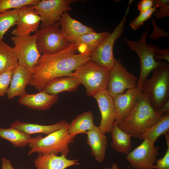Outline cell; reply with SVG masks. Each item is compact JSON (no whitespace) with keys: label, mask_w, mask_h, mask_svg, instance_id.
<instances>
[{"label":"cell","mask_w":169,"mask_h":169,"mask_svg":"<svg viewBox=\"0 0 169 169\" xmlns=\"http://www.w3.org/2000/svg\"><path fill=\"white\" fill-rule=\"evenodd\" d=\"M75 44L57 53L42 55L33 71L30 84L39 91L52 80L61 76H72L79 65L90 60L91 54H76Z\"/></svg>","instance_id":"obj_1"},{"label":"cell","mask_w":169,"mask_h":169,"mask_svg":"<svg viewBox=\"0 0 169 169\" xmlns=\"http://www.w3.org/2000/svg\"><path fill=\"white\" fill-rule=\"evenodd\" d=\"M164 115L156 111L143 94L126 117L118 125L131 137L138 138Z\"/></svg>","instance_id":"obj_2"},{"label":"cell","mask_w":169,"mask_h":169,"mask_svg":"<svg viewBox=\"0 0 169 169\" xmlns=\"http://www.w3.org/2000/svg\"><path fill=\"white\" fill-rule=\"evenodd\" d=\"M151 72V77L144 82L142 93L155 110L157 111L169 99V64L162 62Z\"/></svg>","instance_id":"obj_3"},{"label":"cell","mask_w":169,"mask_h":169,"mask_svg":"<svg viewBox=\"0 0 169 169\" xmlns=\"http://www.w3.org/2000/svg\"><path fill=\"white\" fill-rule=\"evenodd\" d=\"M69 124L63 128L46 136L39 135L33 137V141L28 144L30 149L28 155L33 153L38 154H53L67 156L69 151V145L74 142V137L71 136L68 131Z\"/></svg>","instance_id":"obj_4"},{"label":"cell","mask_w":169,"mask_h":169,"mask_svg":"<svg viewBox=\"0 0 169 169\" xmlns=\"http://www.w3.org/2000/svg\"><path fill=\"white\" fill-rule=\"evenodd\" d=\"M110 73V69L89 60L78 66L72 76L85 86L87 95L93 97L107 89Z\"/></svg>","instance_id":"obj_5"},{"label":"cell","mask_w":169,"mask_h":169,"mask_svg":"<svg viewBox=\"0 0 169 169\" xmlns=\"http://www.w3.org/2000/svg\"><path fill=\"white\" fill-rule=\"evenodd\" d=\"M149 27L141 35L138 41H135L124 38L127 45L138 55L141 63V71L137 87L143 92V84L150 73L159 65L161 61L156 60L155 53L159 48L151 44L147 45L146 40Z\"/></svg>","instance_id":"obj_6"},{"label":"cell","mask_w":169,"mask_h":169,"mask_svg":"<svg viewBox=\"0 0 169 169\" xmlns=\"http://www.w3.org/2000/svg\"><path fill=\"white\" fill-rule=\"evenodd\" d=\"M130 0L122 20L114 28L100 43L90 56V60L97 64L111 69L114 65L116 59L114 57L113 49L115 41L122 34L125 28L126 18L130 6L132 2Z\"/></svg>","instance_id":"obj_7"},{"label":"cell","mask_w":169,"mask_h":169,"mask_svg":"<svg viewBox=\"0 0 169 169\" xmlns=\"http://www.w3.org/2000/svg\"><path fill=\"white\" fill-rule=\"evenodd\" d=\"M59 21L48 27L41 26L35 33L37 44L41 55L50 54L60 51L71 44L63 36L60 30Z\"/></svg>","instance_id":"obj_8"},{"label":"cell","mask_w":169,"mask_h":169,"mask_svg":"<svg viewBox=\"0 0 169 169\" xmlns=\"http://www.w3.org/2000/svg\"><path fill=\"white\" fill-rule=\"evenodd\" d=\"M14 45L18 64L33 72L41 56L37 44V35L13 36L11 39Z\"/></svg>","instance_id":"obj_9"},{"label":"cell","mask_w":169,"mask_h":169,"mask_svg":"<svg viewBox=\"0 0 169 169\" xmlns=\"http://www.w3.org/2000/svg\"><path fill=\"white\" fill-rule=\"evenodd\" d=\"M138 79L129 72L119 59L110 69L107 90L112 97L124 93L125 91L137 87Z\"/></svg>","instance_id":"obj_10"},{"label":"cell","mask_w":169,"mask_h":169,"mask_svg":"<svg viewBox=\"0 0 169 169\" xmlns=\"http://www.w3.org/2000/svg\"><path fill=\"white\" fill-rule=\"evenodd\" d=\"M160 147L147 138L126 155V159L134 169H148L154 164Z\"/></svg>","instance_id":"obj_11"},{"label":"cell","mask_w":169,"mask_h":169,"mask_svg":"<svg viewBox=\"0 0 169 169\" xmlns=\"http://www.w3.org/2000/svg\"><path fill=\"white\" fill-rule=\"evenodd\" d=\"M70 2L67 0H42L31 6L40 16L41 25L48 27L59 21L63 13L71 9Z\"/></svg>","instance_id":"obj_12"},{"label":"cell","mask_w":169,"mask_h":169,"mask_svg":"<svg viewBox=\"0 0 169 169\" xmlns=\"http://www.w3.org/2000/svg\"><path fill=\"white\" fill-rule=\"evenodd\" d=\"M96 100L101 113V119L98 126L103 133L110 132L116 118L113 98L107 89L93 96Z\"/></svg>","instance_id":"obj_13"},{"label":"cell","mask_w":169,"mask_h":169,"mask_svg":"<svg viewBox=\"0 0 169 169\" xmlns=\"http://www.w3.org/2000/svg\"><path fill=\"white\" fill-rule=\"evenodd\" d=\"M142 94V91L137 87L113 97L116 112L115 123L118 125L126 117Z\"/></svg>","instance_id":"obj_14"},{"label":"cell","mask_w":169,"mask_h":169,"mask_svg":"<svg viewBox=\"0 0 169 169\" xmlns=\"http://www.w3.org/2000/svg\"><path fill=\"white\" fill-rule=\"evenodd\" d=\"M41 19L35 10L31 6L19 9V14L16 28L11 32L14 36H22L30 35L38 29Z\"/></svg>","instance_id":"obj_15"},{"label":"cell","mask_w":169,"mask_h":169,"mask_svg":"<svg viewBox=\"0 0 169 169\" xmlns=\"http://www.w3.org/2000/svg\"><path fill=\"white\" fill-rule=\"evenodd\" d=\"M59 21L61 33L71 44H75L81 36L95 31L92 28L72 18L67 11L63 13Z\"/></svg>","instance_id":"obj_16"},{"label":"cell","mask_w":169,"mask_h":169,"mask_svg":"<svg viewBox=\"0 0 169 169\" xmlns=\"http://www.w3.org/2000/svg\"><path fill=\"white\" fill-rule=\"evenodd\" d=\"M33 72L18 64L14 69L13 74L6 94L8 99L26 94V86L30 84Z\"/></svg>","instance_id":"obj_17"},{"label":"cell","mask_w":169,"mask_h":169,"mask_svg":"<svg viewBox=\"0 0 169 169\" xmlns=\"http://www.w3.org/2000/svg\"><path fill=\"white\" fill-rule=\"evenodd\" d=\"M67 157L53 154H38L34 164L36 169H66L73 166L80 165L78 160L69 159Z\"/></svg>","instance_id":"obj_18"},{"label":"cell","mask_w":169,"mask_h":169,"mask_svg":"<svg viewBox=\"0 0 169 169\" xmlns=\"http://www.w3.org/2000/svg\"><path fill=\"white\" fill-rule=\"evenodd\" d=\"M58 99V95L49 94L42 90L35 94L26 93L20 97L18 102L33 109L44 110L49 109Z\"/></svg>","instance_id":"obj_19"},{"label":"cell","mask_w":169,"mask_h":169,"mask_svg":"<svg viewBox=\"0 0 169 169\" xmlns=\"http://www.w3.org/2000/svg\"><path fill=\"white\" fill-rule=\"evenodd\" d=\"M86 133L87 143L90 147L91 154L97 161L102 162L105 157L107 145L106 136L96 125Z\"/></svg>","instance_id":"obj_20"},{"label":"cell","mask_w":169,"mask_h":169,"mask_svg":"<svg viewBox=\"0 0 169 169\" xmlns=\"http://www.w3.org/2000/svg\"><path fill=\"white\" fill-rule=\"evenodd\" d=\"M69 123L64 120L51 125H41L34 123H25L15 120L10 125V127L16 129L29 135L41 133L47 135L60 130Z\"/></svg>","instance_id":"obj_21"},{"label":"cell","mask_w":169,"mask_h":169,"mask_svg":"<svg viewBox=\"0 0 169 169\" xmlns=\"http://www.w3.org/2000/svg\"><path fill=\"white\" fill-rule=\"evenodd\" d=\"M80 84L79 80L74 76H63L51 80L42 91L49 94L58 95L64 91H75Z\"/></svg>","instance_id":"obj_22"},{"label":"cell","mask_w":169,"mask_h":169,"mask_svg":"<svg viewBox=\"0 0 169 169\" xmlns=\"http://www.w3.org/2000/svg\"><path fill=\"white\" fill-rule=\"evenodd\" d=\"M110 33L108 31L98 33L94 31L81 36L75 43L77 51L79 54H91Z\"/></svg>","instance_id":"obj_23"},{"label":"cell","mask_w":169,"mask_h":169,"mask_svg":"<svg viewBox=\"0 0 169 169\" xmlns=\"http://www.w3.org/2000/svg\"><path fill=\"white\" fill-rule=\"evenodd\" d=\"M95 125L94 122V115L90 110L85 111L77 115L69 125L68 132L75 137L78 134L86 133Z\"/></svg>","instance_id":"obj_24"},{"label":"cell","mask_w":169,"mask_h":169,"mask_svg":"<svg viewBox=\"0 0 169 169\" xmlns=\"http://www.w3.org/2000/svg\"><path fill=\"white\" fill-rule=\"evenodd\" d=\"M112 148L118 153L127 155L132 148L131 136L114 123L110 132Z\"/></svg>","instance_id":"obj_25"},{"label":"cell","mask_w":169,"mask_h":169,"mask_svg":"<svg viewBox=\"0 0 169 169\" xmlns=\"http://www.w3.org/2000/svg\"><path fill=\"white\" fill-rule=\"evenodd\" d=\"M0 137L10 142L15 147L23 148L28 145L33 137L16 129L0 128Z\"/></svg>","instance_id":"obj_26"},{"label":"cell","mask_w":169,"mask_h":169,"mask_svg":"<svg viewBox=\"0 0 169 169\" xmlns=\"http://www.w3.org/2000/svg\"><path fill=\"white\" fill-rule=\"evenodd\" d=\"M18 64L14 49L3 40L0 41V74L14 69Z\"/></svg>","instance_id":"obj_27"},{"label":"cell","mask_w":169,"mask_h":169,"mask_svg":"<svg viewBox=\"0 0 169 169\" xmlns=\"http://www.w3.org/2000/svg\"><path fill=\"white\" fill-rule=\"evenodd\" d=\"M169 130V113L164 114L157 122L147 129L137 138L141 140L147 138L155 143L160 136Z\"/></svg>","instance_id":"obj_28"},{"label":"cell","mask_w":169,"mask_h":169,"mask_svg":"<svg viewBox=\"0 0 169 169\" xmlns=\"http://www.w3.org/2000/svg\"><path fill=\"white\" fill-rule=\"evenodd\" d=\"M19 9L8 10L0 13V41L3 40L4 35L12 27L16 25Z\"/></svg>","instance_id":"obj_29"},{"label":"cell","mask_w":169,"mask_h":169,"mask_svg":"<svg viewBox=\"0 0 169 169\" xmlns=\"http://www.w3.org/2000/svg\"><path fill=\"white\" fill-rule=\"evenodd\" d=\"M40 0H0V13L8 10L19 9L37 4Z\"/></svg>","instance_id":"obj_30"},{"label":"cell","mask_w":169,"mask_h":169,"mask_svg":"<svg viewBox=\"0 0 169 169\" xmlns=\"http://www.w3.org/2000/svg\"><path fill=\"white\" fill-rule=\"evenodd\" d=\"M157 7H153L147 11L140 13V14L129 24L134 30H136L142 25L144 23L151 17L152 14L156 11Z\"/></svg>","instance_id":"obj_31"},{"label":"cell","mask_w":169,"mask_h":169,"mask_svg":"<svg viewBox=\"0 0 169 169\" xmlns=\"http://www.w3.org/2000/svg\"><path fill=\"white\" fill-rule=\"evenodd\" d=\"M14 69L8 70L0 74V96H4L6 93L11 83Z\"/></svg>","instance_id":"obj_32"},{"label":"cell","mask_w":169,"mask_h":169,"mask_svg":"<svg viewBox=\"0 0 169 169\" xmlns=\"http://www.w3.org/2000/svg\"><path fill=\"white\" fill-rule=\"evenodd\" d=\"M167 147L163 157L156 160V164H154L148 169H169V146Z\"/></svg>","instance_id":"obj_33"},{"label":"cell","mask_w":169,"mask_h":169,"mask_svg":"<svg viewBox=\"0 0 169 169\" xmlns=\"http://www.w3.org/2000/svg\"><path fill=\"white\" fill-rule=\"evenodd\" d=\"M152 25L154 28L152 33L150 35V39H156L160 37H166L169 36L168 33L160 28L156 25L154 19H152Z\"/></svg>","instance_id":"obj_34"},{"label":"cell","mask_w":169,"mask_h":169,"mask_svg":"<svg viewBox=\"0 0 169 169\" xmlns=\"http://www.w3.org/2000/svg\"><path fill=\"white\" fill-rule=\"evenodd\" d=\"M155 59L156 61H161L164 60L169 62V49L167 48L161 49H158L155 53L154 56Z\"/></svg>","instance_id":"obj_35"},{"label":"cell","mask_w":169,"mask_h":169,"mask_svg":"<svg viewBox=\"0 0 169 169\" xmlns=\"http://www.w3.org/2000/svg\"><path fill=\"white\" fill-rule=\"evenodd\" d=\"M153 6V0H141L138 3L137 8L140 13H143L151 9Z\"/></svg>","instance_id":"obj_36"},{"label":"cell","mask_w":169,"mask_h":169,"mask_svg":"<svg viewBox=\"0 0 169 169\" xmlns=\"http://www.w3.org/2000/svg\"><path fill=\"white\" fill-rule=\"evenodd\" d=\"M157 19H161L162 18L169 16V5L160 8L156 11L154 14Z\"/></svg>","instance_id":"obj_37"},{"label":"cell","mask_w":169,"mask_h":169,"mask_svg":"<svg viewBox=\"0 0 169 169\" xmlns=\"http://www.w3.org/2000/svg\"><path fill=\"white\" fill-rule=\"evenodd\" d=\"M2 169H14L10 161L4 157L2 158Z\"/></svg>","instance_id":"obj_38"},{"label":"cell","mask_w":169,"mask_h":169,"mask_svg":"<svg viewBox=\"0 0 169 169\" xmlns=\"http://www.w3.org/2000/svg\"><path fill=\"white\" fill-rule=\"evenodd\" d=\"M153 6L157 8H161L169 5V0H153Z\"/></svg>","instance_id":"obj_39"},{"label":"cell","mask_w":169,"mask_h":169,"mask_svg":"<svg viewBox=\"0 0 169 169\" xmlns=\"http://www.w3.org/2000/svg\"><path fill=\"white\" fill-rule=\"evenodd\" d=\"M157 112L164 114L169 113V99H168L162 105Z\"/></svg>","instance_id":"obj_40"},{"label":"cell","mask_w":169,"mask_h":169,"mask_svg":"<svg viewBox=\"0 0 169 169\" xmlns=\"http://www.w3.org/2000/svg\"><path fill=\"white\" fill-rule=\"evenodd\" d=\"M166 140V144L167 146H169V131L164 134Z\"/></svg>","instance_id":"obj_41"},{"label":"cell","mask_w":169,"mask_h":169,"mask_svg":"<svg viewBox=\"0 0 169 169\" xmlns=\"http://www.w3.org/2000/svg\"><path fill=\"white\" fill-rule=\"evenodd\" d=\"M105 169H120L118 166L117 165L116 163H114L111 166V167L110 168L106 167Z\"/></svg>","instance_id":"obj_42"}]
</instances>
